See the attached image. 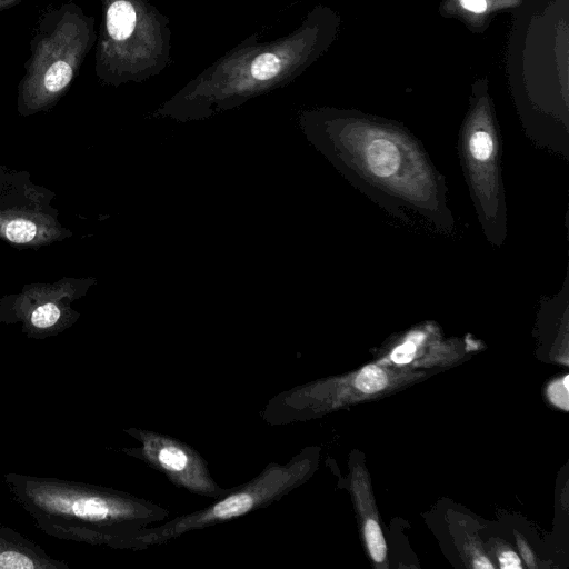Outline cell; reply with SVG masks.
I'll use <instances>...</instances> for the list:
<instances>
[{"label":"cell","mask_w":569,"mask_h":569,"mask_svg":"<svg viewBox=\"0 0 569 569\" xmlns=\"http://www.w3.org/2000/svg\"><path fill=\"white\" fill-rule=\"evenodd\" d=\"M94 73L104 86L140 83L171 63L170 21L149 0H101Z\"/></svg>","instance_id":"277c9868"},{"label":"cell","mask_w":569,"mask_h":569,"mask_svg":"<svg viewBox=\"0 0 569 569\" xmlns=\"http://www.w3.org/2000/svg\"><path fill=\"white\" fill-rule=\"evenodd\" d=\"M56 193L31 180L30 173L0 164V241L38 249L72 237L59 220Z\"/></svg>","instance_id":"8992f818"},{"label":"cell","mask_w":569,"mask_h":569,"mask_svg":"<svg viewBox=\"0 0 569 569\" xmlns=\"http://www.w3.org/2000/svg\"><path fill=\"white\" fill-rule=\"evenodd\" d=\"M470 150L478 160H486L492 151V140L487 132L477 131L470 139Z\"/></svg>","instance_id":"4fadbf2b"},{"label":"cell","mask_w":569,"mask_h":569,"mask_svg":"<svg viewBox=\"0 0 569 569\" xmlns=\"http://www.w3.org/2000/svg\"><path fill=\"white\" fill-rule=\"evenodd\" d=\"M327 16L311 11L290 33L260 42L256 33L231 48L163 102L157 117L201 120L293 82L321 53Z\"/></svg>","instance_id":"6da1fadb"},{"label":"cell","mask_w":569,"mask_h":569,"mask_svg":"<svg viewBox=\"0 0 569 569\" xmlns=\"http://www.w3.org/2000/svg\"><path fill=\"white\" fill-rule=\"evenodd\" d=\"M415 353L416 343L408 340L393 350L391 358L396 363L403 365L410 362L413 359Z\"/></svg>","instance_id":"9a60e30c"},{"label":"cell","mask_w":569,"mask_h":569,"mask_svg":"<svg viewBox=\"0 0 569 569\" xmlns=\"http://www.w3.org/2000/svg\"><path fill=\"white\" fill-rule=\"evenodd\" d=\"M500 567L503 569H520L521 562L519 557L513 551H505L499 557Z\"/></svg>","instance_id":"2e32d148"},{"label":"cell","mask_w":569,"mask_h":569,"mask_svg":"<svg viewBox=\"0 0 569 569\" xmlns=\"http://www.w3.org/2000/svg\"><path fill=\"white\" fill-rule=\"evenodd\" d=\"M24 0H0V11L10 9Z\"/></svg>","instance_id":"ac0fdd59"},{"label":"cell","mask_w":569,"mask_h":569,"mask_svg":"<svg viewBox=\"0 0 569 569\" xmlns=\"http://www.w3.org/2000/svg\"><path fill=\"white\" fill-rule=\"evenodd\" d=\"M365 535L370 555L373 560L377 562L383 561L387 551L386 542L381 529L375 520L369 519L366 522Z\"/></svg>","instance_id":"7c38bea8"},{"label":"cell","mask_w":569,"mask_h":569,"mask_svg":"<svg viewBox=\"0 0 569 569\" xmlns=\"http://www.w3.org/2000/svg\"><path fill=\"white\" fill-rule=\"evenodd\" d=\"M3 482L34 527L58 539L119 549L127 537L169 516L164 507L112 488L13 472Z\"/></svg>","instance_id":"7a4b0ae2"},{"label":"cell","mask_w":569,"mask_h":569,"mask_svg":"<svg viewBox=\"0 0 569 569\" xmlns=\"http://www.w3.org/2000/svg\"><path fill=\"white\" fill-rule=\"evenodd\" d=\"M370 170L378 177H389L399 167V152L396 146L386 140H375L367 150Z\"/></svg>","instance_id":"30bf717a"},{"label":"cell","mask_w":569,"mask_h":569,"mask_svg":"<svg viewBox=\"0 0 569 569\" xmlns=\"http://www.w3.org/2000/svg\"><path fill=\"white\" fill-rule=\"evenodd\" d=\"M548 396L555 405L568 410V387H566L561 381H557L549 386Z\"/></svg>","instance_id":"5bb4252c"},{"label":"cell","mask_w":569,"mask_h":569,"mask_svg":"<svg viewBox=\"0 0 569 569\" xmlns=\"http://www.w3.org/2000/svg\"><path fill=\"white\" fill-rule=\"evenodd\" d=\"M0 569H69L38 543L0 525Z\"/></svg>","instance_id":"9c48e42d"},{"label":"cell","mask_w":569,"mask_h":569,"mask_svg":"<svg viewBox=\"0 0 569 569\" xmlns=\"http://www.w3.org/2000/svg\"><path fill=\"white\" fill-rule=\"evenodd\" d=\"M94 283V278L63 277L54 282L24 284L19 292L1 298L0 321L20 323L31 338L56 336L80 317L72 305Z\"/></svg>","instance_id":"52a82bcc"},{"label":"cell","mask_w":569,"mask_h":569,"mask_svg":"<svg viewBox=\"0 0 569 569\" xmlns=\"http://www.w3.org/2000/svg\"><path fill=\"white\" fill-rule=\"evenodd\" d=\"M97 40L96 19L73 0L43 12L17 88L22 117L51 110L70 89Z\"/></svg>","instance_id":"3957f363"},{"label":"cell","mask_w":569,"mask_h":569,"mask_svg":"<svg viewBox=\"0 0 569 569\" xmlns=\"http://www.w3.org/2000/svg\"><path fill=\"white\" fill-rule=\"evenodd\" d=\"M461 7L472 13H482L489 8L488 0H459Z\"/></svg>","instance_id":"e0dca14e"},{"label":"cell","mask_w":569,"mask_h":569,"mask_svg":"<svg viewBox=\"0 0 569 569\" xmlns=\"http://www.w3.org/2000/svg\"><path fill=\"white\" fill-rule=\"evenodd\" d=\"M312 452L305 449L284 463L270 462L246 483L230 488L206 508L181 515L127 537L119 549L142 550L169 542L189 531L229 522L280 500L312 472Z\"/></svg>","instance_id":"5b68a950"},{"label":"cell","mask_w":569,"mask_h":569,"mask_svg":"<svg viewBox=\"0 0 569 569\" xmlns=\"http://www.w3.org/2000/svg\"><path fill=\"white\" fill-rule=\"evenodd\" d=\"M355 385L362 392L373 393L386 387L387 377L377 366H367L357 376Z\"/></svg>","instance_id":"8fae6325"},{"label":"cell","mask_w":569,"mask_h":569,"mask_svg":"<svg viewBox=\"0 0 569 569\" xmlns=\"http://www.w3.org/2000/svg\"><path fill=\"white\" fill-rule=\"evenodd\" d=\"M476 568H493V566L486 558H478L473 562Z\"/></svg>","instance_id":"d6986e66"},{"label":"cell","mask_w":569,"mask_h":569,"mask_svg":"<svg viewBox=\"0 0 569 569\" xmlns=\"http://www.w3.org/2000/svg\"><path fill=\"white\" fill-rule=\"evenodd\" d=\"M124 432L139 445L121 451L161 472L176 487L213 500L230 489L214 481L207 461L188 443L142 428L130 427Z\"/></svg>","instance_id":"ba28073f"}]
</instances>
